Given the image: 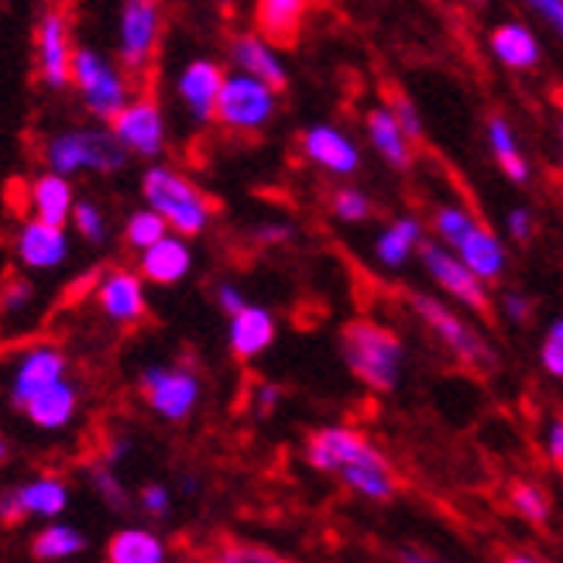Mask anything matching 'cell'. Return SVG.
<instances>
[{"instance_id":"obj_1","label":"cell","mask_w":563,"mask_h":563,"mask_svg":"<svg viewBox=\"0 0 563 563\" xmlns=\"http://www.w3.org/2000/svg\"><path fill=\"white\" fill-rule=\"evenodd\" d=\"M306 461L323 474H333L344 488L368 501H391L399 477L382 450L351 427H323L309 437Z\"/></svg>"},{"instance_id":"obj_2","label":"cell","mask_w":563,"mask_h":563,"mask_svg":"<svg viewBox=\"0 0 563 563\" xmlns=\"http://www.w3.org/2000/svg\"><path fill=\"white\" fill-rule=\"evenodd\" d=\"M341 357L351 375L372 391H396L402 382V336L375 320H351L341 330Z\"/></svg>"},{"instance_id":"obj_3","label":"cell","mask_w":563,"mask_h":563,"mask_svg":"<svg viewBox=\"0 0 563 563\" xmlns=\"http://www.w3.org/2000/svg\"><path fill=\"white\" fill-rule=\"evenodd\" d=\"M141 200L148 210H155L168 231L176 238H200L210 220H213V203L210 196L186 179L179 168L173 165H148L145 176H141Z\"/></svg>"},{"instance_id":"obj_4","label":"cell","mask_w":563,"mask_h":563,"mask_svg":"<svg viewBox=\"0 0 563 563\" xmlns=\"http://www.w3.org/2000/svg\"><path fill=\"white\" fill-rule=\"evenodd\" d=\"M45 158V173L63 176L73 183L79 173H93V176H118L128 168V152L114 141L110 128H63L45 137L42 145Z\"/></svg>"},{"instance_id":"obj_5","label":"cell","mask_w":563,"mask_h":563,"mask_svg":"<svg viewBox=\"0 0 563 563\" xmlns=\"http://www.w3.org/2000/svg\"><path fill=\"white\" fill-rule=\"evenodd\" d=\"M69 87L76 90L82 110H87L93 121H114L134 100L131 76L121 69V63H114L110 55H103L93 45H76Z\"/></svg>"},{"instance_id":"obj_6","label":"cell","mask_w":563,"mask_h":563,"mask_svg":"<svg viewBox=\"0 0 563 563\" xmlns=\"http://www.w3.org/2000/svg\"><path fill=\"white\" fill-rule=\"evenodd\" d=\"M275 110H278V93L272 87L231 69L223 76L213 121L223 131H234V134H258L272 124Z\"/></svg>"},{"instance_id":"obj_7","label":"cell","mask_w":563,"mask_h":563,"mask_svg":"<svg viewBox=\"0 0 563 563\" xmlns=\"http://www.w3.org/2000/svg\"><path fill=\"white\" fill-rule=\"evenodd\" d=\"M409 302H412V313L437 333V341L457 361L471 364V368H495V351L461 313H454L446 302L427 292H412Z\"/></svg>"},{"instance_id":"obj_8","label":"cell","mask_w":563,"mask_h":563,"mask_svg":"<svg viewBox=\"0 0 563 563\" xmlns=\"http://www.w3.org/2000/svg\"><path fill=\"white\" fill-rule=\"evenodd\" d=\"M141 391H145V402L155 416L168 422H183L196 412L203 399V382L192 368L183 364H148L137 378Z\"/></svg>"},{"instance_id":"obj_9","label":"cell","mask_w":563,"mask_h":563,"mask_svg":"<svg viewBox=\"0 0 563 563\" xmlns=\"http://www.w3.org/2000/svg\"><path fill=\"white\" fill-rule=\"evenodd\" d=\"M162 27H165V18L155 0H128V4H121L118 63L131 79L152 66L158 42H162Z\"/></svg>"},{"instance_id":"obj_10","label":"cell","mask_w":563,"mask_h":563,"mask_svg":"<svg viewBox=\"0 0 563 563\" xmlns=\"http://www.w3.org/2000/svg\"><path fill=\"white\" fill-rule=\"evenodd\" d=\"M32 42H35L38 79L45 82L48 90H55V93L66 90L69 79H73V55H76L69 14L59 11V8H45L38 14V21H35Z\"/></svg>"},{"instance_id":"obj_11","label":"cell","mask_w":563,"mask_h":563,"mask_svg":"<svg viewBox=\"0 0 563 563\" xmlns=\"http://www.w3.org/2000/svg\"><path fill=\"white\" fill-rule=\"evenodd\" d=\"M110 134L128 152V158H158L165 152V114L155 97H134L121 114L110 121Z\"/></svg>"},{"instance_id":"obj_12","label":"cell","mask_w":563,"mask_h":563,"mask_svg":"<svg viewBox=\"0 0 563 563\" xmlns=\"http://www.w3.org/2000/svg\"><path fill=\"white\" fill-rule=\"evenodd\" d=\"M223 76H228V69H223L217 59H210V55H196V59H189L179 69V76L173 82V97L183 107L189 124H196V128L213 124Z\"/></svg>"},{"instance_id":"obj_13","label":"cell","mask_w":563,"mask_h":563,"mask_svg":"<svg viewBox=\"0 0 563 563\" xmlns=\"http://www.w3.org/2000/svg\"><path fill=\"white\" fill-rule=\"evenodd\" d=\"M419 262L427 268V275L437 282V286L454 299L457 306L471 309V313H488L492 309V296H488V286L485 282H477L464 262L454 255V251H446L443 244L437 241H422L419 247Z\"/></svg>"},{"instance_id":"obj_14","label":"cell","mask_w":563,"mask_h":563,"mask_svg":"<svg viewBox=\"0 0 563 563\" xmlns=\"http://www.w3.org/2000/svg\"><path fill=\"white\" fill-rule=\"evenodd\" d=\"M63 378H69V361L66 354L55 347V344H35L27 347L18 364H14V375H11V402L18 409H24L32 402L38 391L59 385Z\"/></svg>"},{"instance_id":"obj_15","label":"cell","mask_w":563,"mask_h":563,"mask_svg":"<svg viewBox=\"0 0 563 563\" xmlns=\"http://www.w3.org/2000/svg\"><path fill=\"white\" fill-rule=\"evenodd\" d=\"M14 255L27 272H55L73 255V241L66 228H48L38 220H21L14 234Z\"/></svg>"},{"instance_id":"obj_16","label":"cell","mask_w":563,"mask_h":563,"mask_svg":"<svg viewBox=\"0 0 563 563\" xmlns=\"http://www.w3.org/2000/svg\"><path fill=\"white\" fill-rule=\"evenodd\" d=\"M97 306L110 323H141L148 313L145 282L131 268H110L97 282Z\"/></svg>"},{"instance_id":"obj_17","label":"cell","mask_w":563,"mask_h":563,"mask_svg":"<svg viewBox=\"0 0 563 563\" xmlns=\"http://www.w3.org/2000/svg\"><path fill=\"white\" fill-rule=\"evenodd\" d=\"M299 145H302V155L317 168H323V173H330V176H354L361 168L357 141L347 131L333 128V124L306 128L302 137H299Z\"/></svg>"},{"instance_id":"obj_18","label":"cell","mask_w":563,"mask_h":563,"mask_svg":"<svg viewBox=\"0 0 563 563\" xmlns=\"http://www.w3.org/2000/svg\"><path fill=\"white\" fill-rule=\"evenodd\" d=\"M228 59L234 66V73H244L251 79L265 82L275 93H282L289 87V69L282 63V55L275 45H268L258 32H241L231 38L228 45Z\"/></svg>"},{"instance_id":"obj_19","label":"cell","mask_w":563,"mask_h":563,"mask_svg":"<svg viewBox=\"0 0 563 563\" xmlns=\"http://www.w3.org/2000/svg\"><path fill=\"white\" fill-rule=\"evenodd\" d=\"M192 247L186 238L168 234L155 247L137 255V275L148 286H179V282L192 272Z\"/></svg>"},{"instance_id":"obj_20","label":"cell","mask_w":563,"mask_h":563,"mask_svg":"<svg viewBox=\"0 0 563 563\" xmlns=\"http://www.w3.org/2000/svg\"><path fill=\"white\" fill-rule=\"evenodd\" d=\"M76 210V189L69 179L42 173L27 183V220L48 223V228H69Z\"/></svg>"},{"instance_id":"obj_21","label":"cell","mask_w":563,"mask_h":563,"mask_svg":"<svg viewBox=\"0 0 563 563\" xmlns=\"http://www.w3.org/2000/svg\"><path fill=\"white\" fill-rule=\"evenodd\" d=\"M275 317L258 302H247L238 317L228 320V344L241 361H255L258 354H265L275 344Z\"/></svg>"},{"instance_id":"obj_22","label":"cell","mask_w":563,"mask_h":563,"mask_svg":"<svg viewBox=\"0 0 563 563\" xmlns=\"http://www.w3.org/2000/svg\"><path fill=\"white\" fill-rule=\"evenodd\" d=\"M454 255L464 262V268L477 282H485V286L498 282L505 275V268H509V255H505L501 238L495 231H488L485 223H474V231L454 247Z\"/></svg>"},{"instance_id":"obj_23","label":"cell","mask_w":563,"mask_h":563,"mask_svg":"<svg viewBox=\"0 0 563 563\" xmlns=\"http://www.w3.org/2000/svg\"><path fill=\"white\" fill-rule=\"evenodd\" d=\"M21 412L27 416V422H32L35 430L59 433V430L73 427V419L79 412V385L69 382V378H63L59 385L38 391V396L27 402Z\"/></svg>"},{"instance_id":"obj_24","label":"cell","mask_w":563,"mask_h":563,"mask_svg":"<svg viewBox=\"0 0 563 563\" xmlns=\"http://www.w3.org/2000/svg\"><path fill=\"white\" fill-rule=\"evenodd\" d=\"M488 48L505 69H519V73L532 69L540 63V55H543L537 32H532V27L522 24V21H501L498 27H492Z\"/></svg>"},{"instance_id":"obj_25","label":"cell","mask_w":563,"mask_h":563,"mask_svg":"<svg viewBox=\"0 0 563 563\" xmlns=\"http://www.w3.org/2000/svg\"><path fill=\"white\" fill-rule=\"evenodd\" d=\"M18 505L24 519H48L59 522V516L69 509V485L55 474H38L32 482L14 485Z\"/></svg>"},{"instance_id":"obj_26","label":"cell","mask_w":563,"mask_h":563,"mask_svg":"<svg viewBox=\"0 0 563 563\" xmlns=\"http://www.w3.org/2000/svg\"><path fill=\"white\" fill-rule=\"evenodd\" d=\"M364 131H368L372 148L382 155V162H388L391 168H409L412 165V141L402 134L399 121L391 118V110L385 103L372 107L364 114Z\"/></svg>"},{"instance_id":"obj_27","label":"cell","mask_w":563,"mask_h":563,"mask_svg":"<svg viewBox=\"0 0 563 563\" xmlns=\"http://www.w3.org/2000/svg\"><path fill=\"white\" fill-rule=\"evenodd\" d=\"M422 241H427V228L419 217H399L375 238V262L382 268H402L412 255H419Z\"/></svg>"},{"instance_id":"obj_28","label":"cell","mask_w":563,"mask_h":563,"mask_svg":"<svg viewBox=\"0 0 563 563\" xmlns=\"http://www.w3.org/2000/svg\"><path fill=\"white\" fill-rule=\"evenodd\" d=\"M107 563H168V547L148 526H124L107 540Z\"/></svg>"},{"instance_id":"obj_29","label":"cell","mask_w":563,"mask_h":563,"mask_svg":"<svg viewBox=\"0 0 563 563\" xmlns=\"http://www.w3.org/2000/svg\"><path fill=\"white\" fill-rule=\"evenodd\" d=\"M302 18H306V4H302V0H262L258 11H255L258 35H262L268 45H272V42L292 45L296 35H299Z\"/></svg>"},{"instance_id":"obj_30","label":"cell","mask_w":563,"mask_h":563,"mask_svg":"<svg viewBox=\"0 0 563 563\" xmlns=\"http://www.w3.org/2000/svg\"><path fill=\"white\" fill-rule=\"evenodd\" d=\"M485 134H488V148H492L495 162L501 165V173L509 176L516 186H526L529 183V162H526V155L519 148V137H516L512 124L505 121L501 114H492Z\"/></svg>"},{"instance_id":"obj_31","label":"cell","mask_w":563,"mask_h":563,"mask_svg":"<svg viewBox=\"0 0 563 563\" xmlns=\"http://www.w3.org/2000/svg\"><path fill=\"white\" fill-rule=\"evenodd\" d=\"M82 550H87V537L69 522H45L32 540V553L42 563H63L79 556Z\"/></svg>"},{"instance_id":"obj_32","label":"cell","mask_w":563,"mask_h":563,"mask_svg":"<svg viewBox=\"0 0 563 563\" xmlns=\"http://www.w3.org/2000/svg\"><path fill=\"white\" fill-rule=\"evenodd\" d=\"M173 231H168V223L155 213V210H148V207H137L134 213H128V220H124V244L131 247V251H148V247H155L162 238H168Z\"/></svg>"},{"instance_id":"obj_33","label":"cell","mask_w":563,"mask_h":563,"mask_svg":"<svg viewBox=\"0 0 563 563\" xmlns=\"http://www.w3.org/2000/svg\"><path fill=\"white\" fill-rule=\"evenodd\" d=\"M477 217L461 207V203H443L433 210V231H437V244H443L446 251H454L471 231H474Z\"/></svg>"},{"instance_id":"obj_34","label":"cell","mask_w":563,"mask_h":563,"mask_svg":"<svg viewBox=\"0 0 563 563\" xmlns=\"http://www.w3.org/2000/svg\"><path fill=\"white\" fill-rule=\"evenodd\" d=\"M90 485H93V492L107 501V509H114V512L131 509V495H128L124 482H121L118 471L110 467V464H93V467H90Z\"/></svg>"},{"instance_id":"obj_35","label":"cell","mask_w":563,"mask_h":563,"mask_svg":"<svg viewBox=\"0 0 563 563\" xmlns=\"http://www.w3.org/2000/svg\"><path fill=\"white\" fill-rule=\"evenodd\" d=\"M69 228L87 241V244H103L110 228H107V213L93 203V200H76V210H73V220Z\"/></svg>"},{"instance_id":"obj_36","label":"cell","mask_w":563,"mask_h":563,"mask_svg":"<svg viewBox=\"0 0 563 563\" xmlns=\"http://www.w3.org/2000/svg\"><path fill=\"white\" fill-rule=\"evenodd\" d=\"M330 210H333V217L341 220V223H364V220L372 217V196L364 192V189L344 186V189L333 192Z\"/></svg>"},{"instance_id":"obj_37","label":"cell","mask_w":563,"mask_h":563,"mask_svg":"<svg viewBox=\"0 0 563 563\" xmlns=\"http://www.w3.org/2000/svg\"><path fill=\"white\" fill-rule=\"evenodd\" d=\"M512 509L526 522H547L550 519V495L540 485L519 482V485H512Z\"/></svg>"},{"instance_id":"obj_38","label":"cell","mask_w":563,"mask_h":563,"mask_svg":"<svg viewBox=\"0 0 563 563\" xmlns=\"http://www.w3.org/2000/svg\"><path fill=\"white\" fill-rule=\"evenodd\" d=\"M540 364L550 378H563V317L553 320L540 344Z\"/></svg>"},{"instance_id":"obj_39","label":"cell","mask_w":563,"mask_h":563,"mask_svg":"<svg viewBox=\"0 0 563 563\" xmlns=\"http://www.w3.org/2000/svg\"><path fill=\"white\" fill-rule=\"evenodd\" d=\"M35 302V286L27 278H11L4 292H0V313L4 317H21Z\"/></svg>"},{"instance_id":"obj_40","label":"cell","mask_w":563,"mask_h":563,"mask_svg":"<svg viewBox=\"0 0 563 563\" xmlns=\"http://www.w3.org/2000/svg\"><path fill=\"white\" fill-rule=\"evenodd\" d=\"M217 563H292V560L278 556L265 547H255V543H228L217 553Z\"/></svg>"},{"instance_id":"obj_41","label":"cell","mask_w":563,"mask_h":563,"mask_svg":"<svg viewBox=\"0 0 563 563\" xmlns=\"http://www.w3.org/2000/svg\"><path fill=\"white\" fill-rule=\"evenodd\" d=\"M385 107L391 110V118L399 121V128H402V134H406L409 141H419V137H422V118H419V110H416V103H412L409 97L396 93Z\"/></svg>"},{"instance_id":"obj_42","label":"cell","mask_w":563,"mask_h":563,"mask_svg":"<svg viewBox=\"0 0 563 563\" xmlns=\"http://www.w3.org/2000/svg\"><path fill=\"white\" fill-rule=\"evenodd\" d=\"M137 505H141V512H148L152 519H165L173 512V492H168V485L148 482L137 492Z\"/></svg>"},{"instance_id":"obj_43","label":"cell","mask_w":563,"mask_h":563,"mask_svg":"<svg viewBox=\"0 0 563 563\" xmlns=\"http://www.w3.org/2000/svg\"><path fill=\"white\" fill-rule=\"evenodd\" d=\"M213 299H217V306H220V313L223 317H238L241 309L247 306V296L241 292V286L238 282H217V289H213Z\"/></svg>"},{"instance_id":"obj_44","label":"cell","mask_w":563,"mask_h":563,"mask_svg":"<svg viewBox=\"0 0 563 563\" xmlns=\"http://www.w3.org/2000/svg\"><path fill=\"white\" fill-rule=\"evenodd\" d=\"M505 228H509L512 241L526 244L532 234H537V217H532V210H526V207H516V210H509V217H505Z\"/></svg>"},{"instance_id":"obj_45","label":"cell","mask_w":563,"mask_h":563,"mask_svg":"<svg viewBox=\"0 0 563 563\" xmlns=\"http://www.w3.org/2000/svg\"><path fill=\"white\" fill-rule=\"evenodd\" d=\"M529 11L537 14L547 27H553V32L563 38V0H532Z\"/></svg>"},{"instance_id":"obj_46","label":"cell","mask_w":563,"mask_h":563,"mask_svg":"<svg viewBox=\"0 0 563 563\" xmlns=\"http://www.w3.org/2000/svg\"><path fill=\"white\" fill-rule=\"evenodd\" d=\"M543 454L553 467L563 471V419H553L547 427V437H543Z\"/></svg>"},{"instance_id":"obj_47","label":"cell","mask_w":563,"mask_h":563,"mask_svg":"<svg viewBox=\"0 0 563 563\" xmlns=\"http://www.w3.org/2000/svg\"><path fill=\"white\" fill-rule=\"evenodd\" d=\"M501 309H505V317H509V320L526 323L529 313H532V299L512 289V292H505V296H501Z\"/></svg>"},{"instance_id":"obj_48","label":"cell","mask_w":563,"mask_h":563,"mask_svg":"<svg viewBox=\"0 0 563 563\" xmlns=\"http://www.w3.org/2000/svg\"><path fill=\"white\" fill-rule=\"evenodd\" d=\"M255 409H258V416H272L275 412V406L282 402V388L275 385V382H262L258 388H255Z\"/></svg>"},{"instance_id":"obj_49","label":"cell","mask_w":563,"mask_h":563,"mask_svg":"<svg viewBox=\"0 0 563 563\" xmlns=\"http://www.w3.org/2000/svg\"><path fill=\"white\" fill-rule=\"evenodd\" d=\"M131 437H124V433H118V437H110V443H107V457H103V464H110L118 471V464H124L128 457H131Z\"/></svg>"},{"instance_id":"obj_50","label":"cell","mask_w":563,"mask_h":563,"mask_svg":"<svg viewBox=\"0 0 563 563\" xmlns=\"http://www.w3.org/2000/svg\"><path fill=\"white\" fill-rule=\"evenodd\" d=\"M0 522H4V526L24 522V512H21V505H18L14 488H4V492H0Z\"/></svg>"},{"instance_id":"obj_51","label":"cell","mask_w":563,"mask_h":563,"mask_svg":"<svg viewBox=\"0 0 563 563\" xmlns=\"http://www.w3.org/2000/svg\"><path fill=\"white\" fill-rule=\"evenodd\" d=\"M255 238H258V241H268V244H275V241H289V238H292V228H289V223H265V228H258Z\"/></svg>"},{"instance_id":"obj_52","label":"cell","mask_w":563,"mask_h":563,"mask_svg":"<svg viewBox=\"0 0 563 563\" xmlns=\"http://www.w3.org/2000/svg\"><path fill=\"white\" fill-rule=\"evenodd\" d=\"M399 563H443V560H437V556H430V553H422V550L406 547V550H399Z\"/></svg>"},{"instance_id":"obj_53","label":"cell","mask_w":563,"mask_h":563,"mask_svg":"<svg viewBox=\"0 0 563 563\" xmlns=\"http://www.w3.org/2000/svg\"><path fill=\"white\" fill-rule=\"evenodd\" d=\"M183 492H186V495L200 492V482H192V474H186V477H183Z\"/></svg>"},{"instance_id":"obj_54","label":"cell","mask_w":563,"mask_h":563,"mask_svg":"<svg viewBox=\"0 0 563 563\" xmlns=\"http://www.w3.org/2000/svg\"><path fill=\"white\" fill-rule=\"evenodd\" d=\"M505 563H540V560H529V556H519L516 553V556H505Z\"/></svg>"},{"instance_id":"obj_55","label":"cell","mask_w":563,"mask_h":563,"mask_svg":"<svg viewBox=\"0 0 563 563\" xmlns=\"http://www.w3.org/2000/svg\"><path fill=\"white\" fill-rule=\"evenodd\" d=\"M4 461H8V440L0 437V464H4Z\"/></svg>"}]
</instances>
